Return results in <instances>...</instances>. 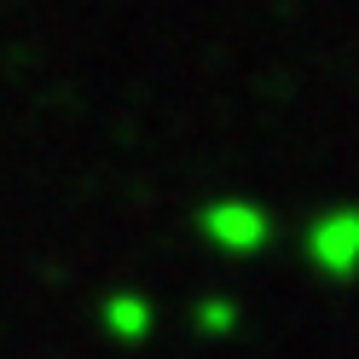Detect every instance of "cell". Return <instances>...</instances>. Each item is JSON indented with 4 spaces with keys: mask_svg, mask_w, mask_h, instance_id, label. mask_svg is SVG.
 <instances>
[{
    "mask_svg": "<svg viewBox=\"0 0 359 359\" xmlns=\"http://www.w3.org/2000/svg\"><path fill=\"white\" fill-rule=\"evenodd\" d=\"M203 232L220 243V250H238V255H255L266 238H273V226H266V215L255 203H215L203 209Z\"/></svg>",
    "mask_w": 359,
    "mask_h": 359,
    "instance_id": "2",
    "label": "cell"
},
{
    "mask_svg": "<svg viewBox=\"0 0 359 359\" xmlns=\"http://www.w3.org/2000/svg\"><path fill=\"white\" fill-rule=\"evenodd\" d=\"M104 325L116 330L122 342H128V336H145V330H151V307H145L140 296H116V302L104 307Z\"/></svg>",
    "mask_w": 359,
    "mask_h": 359,
    "instance_id": "3",
    "label": "cell"
},
{
    "mask_svg": "<svg viewBox=\"0 0 359 359\" xmlns=\"http://www.w3.org/2000/svg\"><path fill=\"white\" fill-rule=\"evenodd\" d=\"M307 255H313V266H325V273H353L359 266V215L353 209H342V215H325L319 226L307 232Z\"/></svg>",
    "mask_w": 359,
    "mask_h": 359,
    "instance_id": "1",
    "label": "cell"
},
{
    "mask_svg": "<svg viewBox=\"0 0 359 359\" xmlns=\"http://www.w3.org/2000/svg\"><path fill=\"white\" fill-rule=\"evenodd\" d=\"M203 325H232V302H209V313H203Z\"/></svg>",
    "mask_w": 359,
    "mask_h": 359,
    "instance_id": "4",
    "label": "cell"
}]
</instances>
